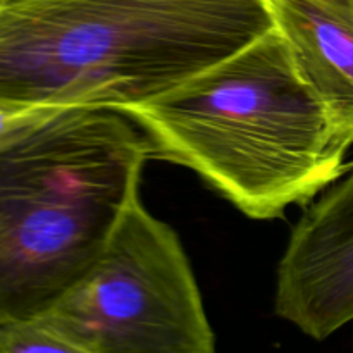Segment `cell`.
<instances>
[{
    "mask_svg": "<svg viewBox=\"0 0 353 353\" xmlns=\"http://www.w3.org/2000/svg\"><path fill=\"white\" fill-rule=\"evenodd\" d=\"M271 30L268 0H10L0 6V107L123 114Z\"/></svg>",
    "mask_w": 353,
    "mask_h": 353,
    "instance_id": "6da1fadb",
    "label": "cell"
},
{
    "mask_svg": "<svg viewBox=\"0 0 353 353\" xmlns=\"http://www.w3.org/2000/svg\"><path fill=\"white\" fill-rule=\"evenodd\" d=\"M123 114L152 155L192 169L252 219L309 202L347 169L348 148L276 28Z\"/></svg>",
    "mask_w": 353,
    "mask_h": 353,
    "instance_id": "7a4b0ae2",
    "label": "cell"
},
{
    "mask_svg": "<svg viewBox=\"0 0 353 353\" xmlns=\"http://www.w3.org/2000/svg\"><path fill=\"white\" fill-rule=\"evenodd\" d=\"M148 155L109 109H50L0 143V324L43 314L95 264Z\"/></svg>",
    "mask_w": 353,
    "mask_h": 353,
    "instance_id": "3957f363",
    "label": "cell"
},
{
    "mask_svg": "<svg viewBox=\"0 0 353 353\" xmlns=\"http://www.w3.org/2000/svg\"><path fill=\"white\" fill-rule=\"evenodd\" d=\"M33 319L86 353H217L185 248L140 196L95 264Z\"/></svg>",
    "mask_w": 353,
    "mask_h": 353,
    "instance_id": "277c9868",
    "label": "cell"
},
{
    "mask_svg": "<svg viewBox=\"0 0 353 353\" xmlns=\"http://www.w3.org/2000/svg\"><path fill=\"white\" fill-rule=\"evenodd\" d=\"M274 312L316 341L353 323V165L293 228L278 265Z\"/></svg>",
    "mask_w": 353,
    "mask_h": 353,
    "instance_id": "5b68a950",
    "label": "cell"
},
{
    "mask_svg": "<svg viewBox=\"0 0 353 353\" xmlns=\"http://www.w3.org/2000/svg\"><path fill=\"white\" fill-rule=\"evenodd\" d=\"M303 81L353 145V0H268Z\"/></svg>",
    "mask_w": 353,
    "mask_h": 353,
    "instance_id": "8992f818",
    "label": "cell"
},
{
    "mask_svg": "<svg viewBox=\"0 0 353 353\" xmlns=\"http://www.w3.org/2000/svg\"><path fill=\"white\" fill-rule=\"evenodd\" d=\"M0 353H86L38 319L0 324Z\"/></svg>",
    "mask_w": 353,
    "mask_h": 353,
    "instance_id": "52a82bcc",
    "label": "cell"
},
{
    "mask_svg": "<svg viewBox=\"0 0 353 353\" xmlns=\"http://www.w3.org/2000/svg\"><path fill=\"white\" fill-rule=\"evenodd\" d=\"M50 109H12V107H0V143L12 138L24 128L40 119Z\"/></svg>",
    "mask_w": 353,
    "mask_h": 353,
    "instance_id": "ba28073f",
    "label": "cell"
},
{
    "mask_svg": "<svg viewBox=\"0 0 353 353\" xmlns=\"http://www.w3.org/2000/svg\"><path fill=\"white\" fill-rule=\"evenodd\" d=\"M7 2H10V0H0V6H3V3H7Z\"/></svg>",
    "mask_w": 353,
    "mask_h": 353,
    "instance_id": "9c48e42d",
    "label": "cell"
}]
</instances>
